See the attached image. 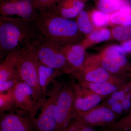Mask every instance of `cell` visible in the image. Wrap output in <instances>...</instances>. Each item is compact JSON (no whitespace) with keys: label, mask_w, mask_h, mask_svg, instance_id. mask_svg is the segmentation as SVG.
<instances>
[{"label":"cell","mask_w":131,"mask_h":131,"mask_svg":"<svg viewBox=\"0 0 131 131\" xmlns=\"http://www.w3.org/2000/svg\"><path fill=\"white\" fill-rule=\"evenodd\" d=\"M13 92L16 108L28 112L35 121V116L40 107L32 89L20 81L13 89Z\"/></svg>","instance_id":"11"},{"label":"cell","mask_w":131,"mask_h":131,"mask_svg":"<svg viewBox=\"0 0 131 131\" xmlns=\"http://www.w3.org/2000/svg\"><path fill=\"white\" fill-rule=\"evenodd\" d=\"M109 107L112 110L113 112H114L118 115L121 114L124 111L122 105L119 102H117Z\"/></svg>","instance_id":"32"},{"label":"cell","mask_w":131,"mask_h":131,"mask_svg":"<svg viewBox=\"0 0 131 131\" xmlns=\"http://www.w3.org/2000/svg\"><path fill=\"white\" fill-rule=\"evenodd\" d=\"M97 54L101 57L125 55L121 44H113L108 46L102 50L100 53Z\"/></svg>","instance_id":"28"},{"label":"cell","mask_w":131,"mask_h":131,"mask_svg":"<svg viewBox=\"0 0 131 131\" xmlns=\"http://www.w3.org/2000/svg\"><path fill=\"white\" fill-rule=\"evenodd\" d=\"M15 107L13 90L0 93V112L1 114L13 110Z\"/></svg>","instance_id":"25"},{"label":"cell","mask_w":131,"mask_h":131,"mask_svg":"<svg viewBox=\"0 0 131 131\" xmlns=\"http://www.w3.org/2000/svg\"><path fill=\"white\" fill-rule=\"evenodd\" d=\"M1 16L17 17L35 20L38 12L34 8L32 0H1Z\"/></svg>","instance_id":"10"},{"label":"cell","mask_w":131,"mask_h":131,"mask_svg":"<svg viewBox=\"0 0 131 131\" xmlns=\"http://www.w3.org/2000/svg\"><path fill=\"white\" fill-rule=\"evenodd\" d=\"M35 21L43 36L62 46L81 43L84 38L76 21L50 11L38 12Z\"/></svg>","instance_id":"2"},{"label":"cell","mask_w":131,"mask_h":131,"mask_svg":"<svg viewBox=\"0 0 131 131\" xmlns=\"http://www.w3.org/2000/svg\"><path fill=\"white\" fill-rule=\"evenodd\" d=\"M118 115L108 106L103 105L96 106L84 112L74 110L73 118L81 121L89 126L111 125L117 121Z\"/></svg>","instance_id":"7"},{"label":"cell","mask_w":131,"mask_h":131,"mask_svg":"<svg viewBox=\"0 0 131 131\" xmlns=\"http://www.w3.org/2000/svg\"><path fill=\"white\" fill-rule=\"evenodd\" d=\"M90 17L92 24L96 28L105 27L110 24V14L105 13L97 9H94L89 12Z\"/></svg>","instance_id":"23"},{"label":"cell","mask_w":131,"mask_h":131,"mask_svg":"<svg viewBox=\"0 0 131 131\" xmlns=\"http://www.w3.org/2000/svg\"><path fill=\"white\" fill-rule=\"evenodd\" d=\"M86 50L81 43L62 47V51L68 62L70 73H75L83 65L86 58Z\"/></svg>","instance_id":"14"},{"label":"cell","mask_w":131,"mask_h":131,"mask_svg":"<svg viewBox=\"0 0 131 131\" xmlns=\"http://www.w3.org/2000/svg\"><path fill=\"white\" fill-rule=\"evenodd\" d=\"M35 45L30 44L25 46L18 63L17 69L20 81L28 84L32 90L40 107L44 100L39 81L38 60L35 52Z\"/></svg>","instance_id":"3"},{"label":"cell","mask_w":131,"mask_h":131,"mask_svg":"<svg viewBox=\"0 0 131 131\" xmlns=\"http://www.w3.org/2000/svg\"><path fill=\"white\" fill-rule=\"evenodd\" d=\"M96 9L108 14H112L120 8L124 0H95Z\"/></svg>","instance_id":"22"},{"label":"cell","mask_w":131,"mask_h":131,"mask_svg":"<svg viewBox=\"0 0 131 131\" xmlns=\"http://www.w3.org/2000/svg\"><path fill=\"white\" fill-rule=\"evenodd\" d=\"M74 94V110L84 112L98 106L106 98L95 93L91 90L82 86L80 83L71 82Z\"/></svg>","instance_id":"13"},{"label":"cell","mask_w":131,"mask_h":131,"mask_svg":"<svg viewBox=\"0 0 131 131\" xmlns=\"http://www.w3.org/2000/svg\"><path fill=\"white\" fill-rule=\"evenodd\" d=\"M61 0H32L34 7L38 12L50 11Z\"/></svg>","instance_id":"27"},{"label":"cell","mask_w":131,"mask_h":131,"mask_svg":"<svg viewBox=\"0 0 131 131\" xmlns=\"http://www.w3.org/2000/svg\"><path fill=\"white\" fill-rule=\"evenodd\" d=\"M38 72L39 81L43 99H44L47 93V87L48 84L51 81H54V77L58 75L62 71L41 63L38 61Z\"/></svg>","instance_id":"17"},{"label":"cell","mask_w":131,"mask_h":131,"mask_svg":"<svg viewBox=\"0 0 131 131\" xmlns=\"http://www.w3.org/2000/svg\"><path fill=\"white\" fill-rule=\"evenodd\" d=\"M24 48L9 52L2 62L0 64V83L19 78L17 65Z\"/></svg>","instance_id":"15"},{"label":"cell","mask_w":131,"mask_h":131,"mask_svg":"<svg viewBox=\"0 0 131 131\" xmlns=\"http://www.w3.org/2000/svg\"><path fill=\"white\" fill-rule=\"evenodd\" d=\"M62 47L43 35L35 45V52L39 62L63 73L69 74L70 70Z\"/></svg>","instance_id":"4"},{"label":"cell","mask_w":131,"mask_h":131,"mask_svg":"<svg viewBox=\"0 0 131 131\" xmlns=\"http://www.w3.org/2000/svg\"><path fill=\"white\" fill-rule=\"evenodd\" d=\"M43 36L35 20L19 17L0 16V56L36 43Z\"/></svg>","instance_id":"1"},{"label":"cell","mask_w":131,"mask_h":131,"mask_svg":"<svg viewBox=\"0 0 131 131\" xmlns=\"http://www.w3.org/2000/svg\"><path fill=\"white\" fill-rule=\"evenodd\" d=\"M79 83L82 86L89 89L95 93L106 98L124 86H121L111 83H96L81 82H79Z\"/></svg>","instance_id":"19"},{"label":"cell","mask_w":131,"mask_h":131,"mask_svg":"<svg viewBox=\"0 0 131 131\" xmlns=\"http://www.w3.org/2000/svg\"><path fill=\"white\" fill-rule=\"evenodd\" d=\"M112 39L111 30L106 27L98 28L86 35L81 43L86 50L88 48L101 42Z\"/></svg>","instance_id":"18"},{"label":"cell","mask_w":131,"mask_h":131,"mask_svg":"<svg viewBox=\"0 0 131 131\" xmlns=\"http://www.w3.org/2000/svg\"><path fill=\"white\" fill-rule=\"evenodd\" d=\"M110 126L114 131H131V111Z\"/></svg>","instance_id":"26"},{"label":"cell","mask_w":131,"mask_h":131,"mask_svg":"<svg viewBox=\"0 0 131 131\" xmlns=\"http://www.w3.org/2000/svg\"><path fill=\"white\" fill-rule=\"evenodd\" d=\"M74 94L71 84H63L59 93L56 106V131H63L73 118Z\"/></svg>","instance_id":"6"},{"label":"cell","mask_w":131,"mask_h":131,"mask_svg":"<svg viewBox=\"0 0 131 131\" xmlns=\"http://www.w3.org/2000/svg\"><path fill=\"white\" fill-rule=\"evenodd\" d=\"M110 24L115 25H131V6L125 2L120 8L110 15Z\"/></svg>","instance_id":"20"},{"label":"cell","mask_w":131,"mask_h":131,"mask_svg":"<svg viewBox=\"0 0 131 131\" xmlns=\"http://www.w3.org/2000/svg\"><path fill=\"white\" fill-rule=\"evenodd\" d=\"M130 75L131 77V63L130 64Z\"/></svg>","instance_id":"33"},{"label":"cell","mask_w":131,"mask_h":131,"mask_svg":"<svg viewBox=\"0 0 131 131\" xmlns=\"http://www.w3.org/2000/svg\"><path fill=\"white\" fill-rule=\"evenodd\" d=\"M84 62L99 66L115 75L126 71L130 72V64L125 55L101 57L95 54L86 58Z\"/></svg>","instance_id":"12"},{"label":"cell","mask_w":131,"mask_h":131,"mask_svg":"<svg viewBox=\"0 0 131 131\" xmlns=\"http://www.w3.org/2000/svg\"><path fill=\"white\" fill-rule=\"evenodd\" d=\"M53 82V88L44 99L40 107V114L35 119V127L37 131L56 130L57 100L63 84L54 81Z\"/></svg>","instance_id":"5"},{"label":"cell","mask_w":131,"mask_h":131,"mask_svg":"<svg viewBox=\"0 0 131 131\" xmlns=\"http://www.w3.org/2000/svg\"><path fill=\"white\" fill-rule=\"evenodd\" d=\"M74 74L79 82L111 83L121 86L124 85V81L121 78L110 74L100 66L93 64L84 62L82 68Z\"/></svg>","instance_id":"9"},{"label":"cell","mask_w":131,"mask_h":131,"mask_svg":"<svg viewBox=\"0 0 131 131\" xmlns=\"http://www.w3.org/2000/svg\"><path fill=\"white\" fill-rule=\"evenodd\" d=\"M111 30L112 39L121 43L131 39V25L128 26L116 25Z\"/></svg>","instance_id":"24"},{"label":"cell","mask_w":131,"mask_h":131,"mask_svg":"<svg viewBox=\"0 0 131 131\" xmlns=\"http://www.w3.org/2000/svg\"><path fill=\"white\" fill-rule=\"evenodd\" d=\"M79 30L85 36L97 29L92 24L89 13L85 10H82L77 17L76 20Z\"/></svg>","instance_id":"21"},{"label":"cell","mask_w":131,"mask_h":131,"mask_svg":"<svg viewBox=\"0 0 131 131\" xmlns=\"http://www.w3.org/2000/svg\"><path fill=\"white\" fill-rule=\"evenodd\" d=\"M85 5L82 0H61L49 11L60 17L71 19L77 17Z\"/></svg>","instance_id":"16"},{"label":"cell","mask_w":131,"mask_h":131,"mask_svg":"<svg viewBox=\"0 0 131 131\" xmlns=\"http://www.w3.org/2000/svg\"><path fill=\"white\" fill-rule=\"evenodd\" d=\"M74 119L63 131H94L92 127L89 126L81 121Z\"/></svg>","instance_id":"29"},{"label":"cell","mask_w":131,"mask_h":131,"mask_svg":"<svg viewBox=\"0 0 131 131\" xmlns=\"http://www.w3.org/2000/svg\"><path fill=\"white\" fill-rule=\"evenodd\" d=\"M82 1H83L84 2H86L88 1H90V0H82Z\"/></svg>","instance_id":"34"},{"label":"cell","mask_w":131,"mask_h":131,"mask_svg":"<svg viewBox=\"0 0 131 131\" xmlns=\"http://www.w3.org/2000/svg\"><path fill=\"white\" fill-rule=\"evenodd\" d=\"M0 131H35V120L27 112L18 108L2 114Z\"/></svg>","instance_id":"8"},{"label":"cell","mask_w":131,"mask_h":131,"mask_svg":"<svg viewBox=\"0 0 131 131\" xmlns=\"http://www.w3.org/2000/svg\"><path fill=\"white\" fill-rule=\"evenodd\" d=\"M125 55L131 54V39L121 44Z\"/></svg>","instance_id":"31"},{"label":"cell","mask_w":131,"mask_h":131,"mask_svg":"<svg viewBox=\"0 0 131 131\" xmlns=\"http://www.w3.org/2000/svg\"><path fill=\"white\" fill-rule=\"evenodd\" d=\"M20 81L19 78H17L1 83L0 93L12 90Z\"/></svg>","instance_id":"30"}]
</instances>
